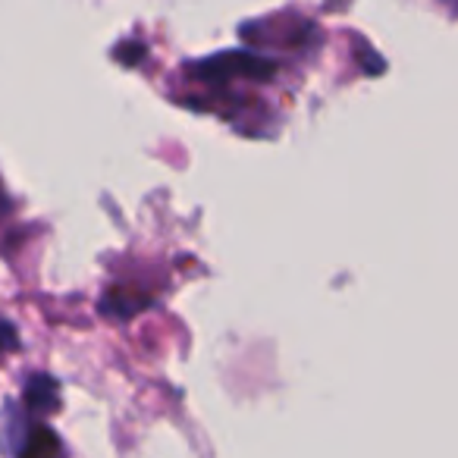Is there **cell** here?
Returning <instances> with one entry per match:
<instances>
[{
	"mask_svg": "<svg viewBox=\"0 0 458 458\" xmlns=\"http://www.w3.org/2000/svg\"><path fill=\"white\" fill-rule=\"evenodd\" d=\"M189 72L198 82L223 89V85H229L233 79L267 82V79H274L276 64H270V60H264V57H255V54H216V57L195 64Z\"/></svg>",
	"mask_w": 458,
	"mask_h": 458,
	"instance_id": "6da1fadb",
	"label": "cell"
},
{
	"mask_svg": "<svg viewBox=\"0 0 458 458\" xmlns=\"http://www.w3.org/2000/svg\"><path fill=\"white\" fill-rule=\"evenodd\" d=\"M148 305H151V295H141V293H135V289H110L101 299V314L116 318V320H129L145 311Z\"/></svg>",
	"mask_w": 458,
	"mask_h": 458,
	"instance_id": "7a4b0ae2",
	"label": "cell"
},
{
	"mask_svg": "<svg viewBox=\"0 0 458 458\" xmlns=\"http://www.w3.org/2000/svg\"><path fill=\"white\" fill-rule=\"evenodd\" d=\"M26 408H29V411H38V414L57 411V408H60L57 380H54V377H47V374H35L32 380L26 383Z\"/></svg>",
	"mask_w": 458,
	"mask_h": 458,
	"instance_id": "3957f363",
	"label": "cell"
},
{
	"mask_svg": "<svg viewBox=\"0 0 458 458\" xmlns=\"http://www.w3.org/2000/svg\"><path fill=\"white\" fill-rule=\"evenodd\" d=\"M22 455H38V452H60V443L47 427H32L26 433V443H22Z\"/></svg>",
	"mask_w": 458,
	"mask_h": 458,
	"instance_id": "277c9868",
	"label": "cell"
},
{
	"mask_svg": "<svg viewBox=\"0 0 458 458\" xmlns=\"http://www.w3.org/2000/svg\"><path fill=\"white\" fill-rule=\"evenodd\" d=\"M20 349V336H16V327L10 320L0 318V358L7 355V352Z\"/></svg>",
	"mask_w": 458,
	"mask_h": 458,
	"instance_id": "5b68a950",
	"label": "cell"
},
{
	"mask_svg": "<svg viewBox=\"0 0 458 458\" xmlns=\"http://www.w3.org/2000/svg\"><path fill=\"white\" fill-rule=\"evenodd\" d=\"M10 214V198H7V191H4V185H0V220Z\"/></svg>",
	"mask_w": 458,
	"mask_h": 458,
	"instance_id": "8992f818",
	"label": "cell"
},
{
	"mask_svg": "<svg viewBox=\"0 0 458 458\" xmlns=\"http://www.w3.org/2000/svg\"><path fill=\"white\" fill-rule=\"evenodd\" d=\"M449 4H452V7H455V13H458V0H449Z\"/></svg>",
	"mask_w": 458,
	"mask_h": 458,
	"instance_id": "52a82bcc",
	"label": "cell"
}]
</instances>
